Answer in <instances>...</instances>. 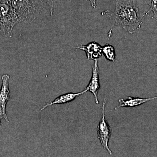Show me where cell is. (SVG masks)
Here are the masks:
<instances>
[{
	"label": "cell",
	"mask_w": 157,
	"mask_h": 157,
	"mask_svg": "<svg viewBox=\"0 0 157 157\" xmlns=\"http://www.w3.org/2000/svg\"><path fill=\"white\" fill-rule=\"evenodd\" d=\"M137 12L138 8L135 0H116L114 12L105 11L102 14L112 16L116 26L124 29L128 28L129 33L133 34L140 29L143 23Z\"/></svg>",
	"instance_id": "6da1fadb"
},
{
	"label": "cell",
	"mask_w": 157,
	"mask_h": 157,
	"mask_svg": "<svg viewBox=\"0 0 157 157\" xmlns=\"http://www.w3.org/2000/svg\"><path fill=\"white\" fill-rule=\"evenodd\" d=\"M102 52L104 54L106 59L110 61L114 62L116 55L114 47L111 45H106L102 48Z\"/></svg>",
	"instance_id": "30bf717a"
},
{
	"label": "cell",
	"mask_w": 157,
	"mask_h": 157,
	"mask_svg": "<svg viewBox=\"0 0 157 157\" xmlns=\"http://www.w3.org/2000/svg\"><path fill=\"white\" fill-rule=\"evenodd\" d=\"M86 93L85 90L82 91L81 92L77 93H67L64 94L59 96L53 101H50L42 106L41 108V110H43L47 107H50L55 104H67L75 100L77 97L83 94L84 93Z\"/></svg>",
	"instance_id": "ba28073f"
},
{
	"label": "cell",
	"mask_w": 157,
	"mask_h": 157,
	"mask_svg": "<svg viewBox=\"0 0 157 157\" xmlns=\"http://www.w3.org/2000/svg\"><path fill=\"white\" fill-rule=\"evenodd\" d=\"M86 1H89L93 8H94V9L96 8V7H97V5H96L97 0H86Z\"/></svg>",
	"instance_id": "4fadbf2b"
},
{
	"label": "cell",
	"mask_w": 157,
	"mask_h": 157,
	"mask_svg": "<svg viewBox=\"0 0 157 157\" xmlns=\"http://www.w3.org/2000/svg\"></svg>",
	"instance_id": "9a60e30c"
},
{
	"label": "cell",
	"mask_w": 157,
	"mask_h": 157,
	"mask_svg": "<svg viewBox=\"0 0 157 157\" xmlns=\"http://www.w3.org/2000/svg\"><path fill=\"white\" fill-rule=\"evenodd\" d=\"M9 79L10 76L8 74H4L2 76V85L0 90V118L4 119L7 122H9V120L6 114V107L10 97Z\"/></svg>",
	"instance_id": "5b68a950"
},
{
	"label": "cell",
	"mask_w": 157,
	"mask_h": 157,
	"mask_svg": "<svg viewBox=\"0 0 157 157\" xmlns=\"http://www.w3.org/2000/svg\"><path fill=\"white\" fill-rule=\"evenodd\" d=\"M157 99L156 97L149 98H134L129 97L127 99H121L118 101V107H134L140 106L141 104L146 103L149 101Z\"/></svg>",
	"instance_id": "9c48e42d"
},
{
	"label": "cell",
	"mask_w": 157,
	"mask_h": 157,
	"mask_svg": "<svg viewBox=\"0 0 157 157\" xmlns=\"http://www.w3.org/2000/svg\"><path fill=\"white\" fill-rule=\"evenodd\" d=\"M76 49H80L85 52L88 60H98L102 56L103 53L102 47L96 42H90L86 45L77 46Z\"/></svg>",
	"instance_id": "52a82bcc"
},
{
	"label": "cell",
	"mask_w": 157,
	"mask_h": 157,
	"mask_svg": "<svg viewBox=\"0 0 157 157\" xmlns=\"http://www.w3.org/2000/svg\"><path fill=\"white\" fill-rule=\"evenodd\" d=\"M99 75H100V70L98 67V60H95L94 67L93 68L91 78L88 85L86 88L85 90L86 91V92L87 91H89L92 93L95 98L96 103L97 104L99 103L98 95V92L101 87Z\"/></svg>",
	"instance_id": "8992f818"
},
{
	"label": "cell",
	"mask_w": 157,
	"mask_h": 157,
	"mask_svg": "<svg viewBox=\"0 0 157 157\" xmlns=\"http://www.w3.org/2000/svg\"><path fill=\"white\" fill-rule=\"evenodd\" d=\"M48 6L49 9V12L51 16H52L54 10L56 0H43Z\"/></svg>",
	"instance_id": "7c38bea8"
},
{
	"label": "cell",
	"mask_w": 157,
	"mask_h": 157,
	"mask_svg": "<svg viewBox=\"0 0 157 157\" xmlns=\"http://www.w3.org/2000/svg\"><path fill=\"white\" fill-rule=\"evenodd\" d=\"M2 119L1 118H0V125H1V124H2V123H1V120H2Z\"/></svg>",
	"instance_id": "5bb4252c"
},
{
	"label": "cell",
	"mask_w": 157,
	"mask_h": 157,
	"mask_svg": "<svg viewBox=\"0 0 157 157\" xmlns=\"http://www.w3.org/2000/svg\"><path fill=\"white\" fill-rule=\"evenodd\" d=\"M106 104V99H104L102 106V117L99 122L97 128L98 138L104 149L107 150L109 155L112 154V151L110 150L108 146V143L112 133V130L108 124L105 118V105Z\"/></svg>",
	"instance_id": "277c9868"
},
{
	"label": "cell",
	"mask_w": 157,
	"mask_h": 157,
	"mask_svg": "<svg viewBox=\"0 0 157 157\" xmlns=\"http://www.w3.org/2000/svg\"><path fill=\"white\" fill-rule=\"evenodd\" d=\"M146 3L149 6L150 9L146 14L152 12L153 16L151 17L154 18L157 22V0H146Z\"/></svg>",
	"instance_id": "8fae6325"
},
{
	"label": "cell",
	"mask_w": 157,
	"mask_h": 157,
	"mask_svg": "<svg viewBox=\"0 0 157 157\" xmlns=\"http://www.w3.org/2000/svg\"><path fill=\"white\" fill-rule=\"evenodd\" d=\"M19 20L10 0H0V33L6 38H11L14 27Z\"/></svg>",
	"instance_id": "3957f363"
},
{
	"label": "cell",
	"mask_w": 157,
	"mask_h": 157,
	"mask_svg": "<svg viewBox=\"0 0 157 157\" xmlns=\"http://www.w3.org/2000/svg\"><path fill=\"white\" fill-rule=\"evenodd\" d=\"M19 22L33 21L49 11L48 5L43 0H10Z\"/></svg>",
	"instance_id": "7a4b0ae2"
}]
</instances>
